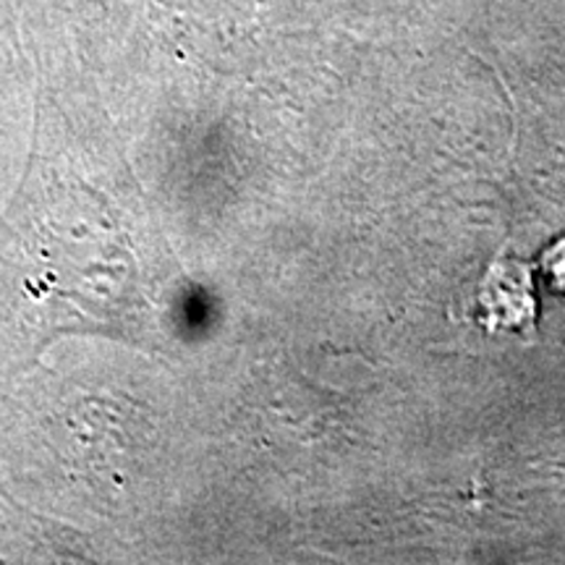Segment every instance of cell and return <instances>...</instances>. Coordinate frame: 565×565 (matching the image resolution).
Here are the masks:
<instances>
[{
    "label": "cell",
    "mask_w": 565,
    "mask_h": 565,
    "mask_svg": "<svg viewBox=\"0 0 565 565\" xmlns=\"http://www.w3.org/2000/svg\"><path fill=\"white\" fill-rule=\"evenodd\" d=\"M545 265L553 278V288L565 296V238L545 254Z\"/></svg>",
    "instance_id": "1"
}]
</instances>
